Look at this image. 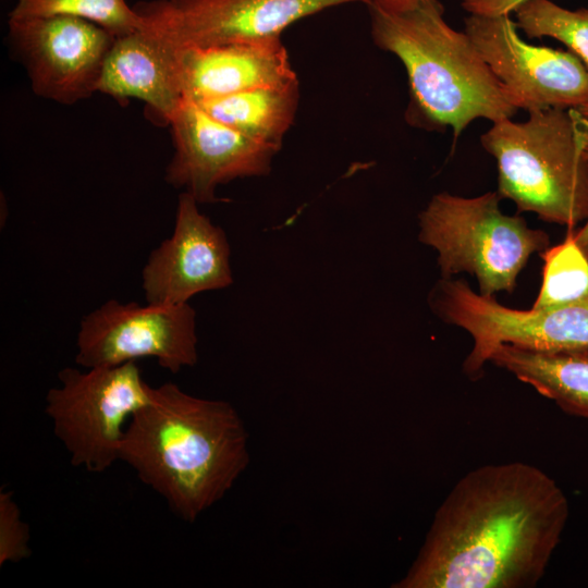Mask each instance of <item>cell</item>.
<instances>
[{"instance_id": "obj_8", "label": "cell", "mask_w": 588, "mask_h": 588, "mask_svg": "<svg viewBox=\"0 0 588 588\" xmlns=\"http://www.w3.org/2000/svg\"><path fill=\"white\" fill-rule=\"evenodd\" d=\"M197 342L196 313L188 303L140 306L109 299L82 319L75 362L93 368L155 357L176 373L197 363Z\"/></svg>"}, {"instance_id": "obj_23", "label": "cell", "mask_w": 588, "mask_h": 588, "mask_svg": "<svg viewBox=\"0 0 588 588\" xmlns=\"http://www.w3.org/2000/svg\"><path fill=\"white\" fill-rule=\"evenodd\" d=\"M579 118H580V125H579L580 155L588 169V122L585 121L580 115ZM573 232H574V237L577 244L588 256V219L583 223L580 228L575 229Z\"/></svg>"}, {"instance_id": "obj_20", "label": "cell", "mask_w": 588, "mask_h": 588, "mask_svg": "<svg viewBox=\"0 0 588 588\" xmlns=\"http://www.w3.org/2000/svg\"><path fill=\"white\" fill-rule=\"evenodd\" d=\"M73 16L95 23L115 37L142 27L126 0H16L9 17Z\"/></svg>"}, {"instance_id": "obj_17", "label": "cell", "mask_w": 588, "mask_h": 588, "mask_svg": "<svg viewBox=\"0 0 588 588\" xmlns=\"http://www.w3.org/2000/svg\"><path fill=\"white\" fill-rule=\"evenodd\" d=\"M298 101L299 84L295 78L195 103L246 136L281 149L295 120Z\"/></svg>"}, {"instance_id": "obj_16", "label": "cell", "mask_w": 588, "mask_h": 588, "mask_svg": "<svg viewBox=\"0 0 588 588\" xmlns=\"http://www.w3.org/2000/svg\"><path fill=\"white\" fill-rule=\"evenodd\" d=\"M489 362L532 387L563 412L588 419V350L542 352L500 344Z\"/></svg>"}, {"instance_id": "obj_4", "label": "cell", "mask_w": 588, "mask_h": 588, "mask_svg": "<svg viewBox=\"0 0 588 588\" xmlns=\"http://www.w3.org/2000/svg\"><path fill=\"white\" fill-rule=\"evenodd\" d=\"M575 109L549 108L492 123L480 137L498 167V193L518 212L575 230L588 219V169Z\"/></svg>"}, {"instance_id": "obj_21", "label": "cell", "mask_w": 588, "mask_h": 588, "mask_svg": "<svg viewBox=\"0 0 588 588\" xmlns=\"http://www.w3.org/2000/svg\"><path fill=\"white\" fill-rule=\"evenodd\" d=\"M29 526L11 491H0V565L20 562L30 556Z\"/></svg>"}, {"instance_id": "obj_15", "label": "cell", "mask_w": 588, "mask_h": 588, "mask_svg": "<svg viewBox=\"0 0 588 588\" xmlns=\"http://www.w3.org/2000/svg\"><path fill=\"white\" fill-rule=\"evenodd\" d=\"M98 93L119 102L138 99L146 103L149 117L163 125H169L184 100L170 46L143 28L115 37Z\"/></svg>"}, {"instance_id": "obj_10", "label": "cell", "mask_w": 588, "mask_h": 588, "mask_svg": "<svg viewBox=\"0 0 588 588\" xmlns=\"http://www.w3.org/2000/svg\"><path fill=\"white\" fill-rule=\"evenodd\" d=\"M367 0H149L135 3L142 27L174 46L211 47L281 37L323 10Z\"/></svg>"}, {"instance_id": "obj_19", "label": "cell", "mask_w": 588, "mask_h": 588, "mask_svg": "<svg viewBox=\"0 0 588 588\" xmlns=\"http://www.w3.org/2000/svg\"><path fill=\"white\" fill-rule=\"evenodd\" d=\"M515 14L517 27L528 38L559 40L588 70V8L569 10L551 0H528L516 9Z\"/></svg>"}, {"instance_id": "obj_2", "label": "cell", "mask_w": 588, "mask_h": 588, "mask_svg": "<svg viewBox=\"0 0 588 588\" xmlns=\"http://www.w3.org/2000/svg\"><path fill=\"white\" fill-rule=\"evenodd\" d=\"M118 456L187 523L221 500L249 464L248 434L229 402L150 387L130 418Z\"/></svg>"}, {"instance_id": "obj_14", "label": "cell", "mask_w": 588, "mask_h": 588, "mask_svg": "<svg viewBox=\"0 0 588 588\" xmlns=\"http://www.w3.org/2000/svg\"><path fill=\"white\" fill-rule=\"evenodd\" d=\"M167 44L183 98L194 102L297 78L281 37L211 47Z\"/></svg>"}, {"instance_id": "obj_11", "label": "cell", "mask_w": 588, "mask_h": 588, "mask_svg": "<svg viewBox=\"0 0 588 588\" xmlns=\"http://www.w3.org/2000/svg\"><path fill=\"white\" fill-rule=\"evenodd\" d=\"M8 28L10 45L36 95L73 105L98 91L114 35L64 15L9 17Z\"/></svg>"}, {"instance_id": "obj_7", "label": "cell", "mask_w": 588, "mask_h": 588, "mask_svg": "<svg viewBox=\"0 0 588 588\" xmlns=\"http://www.w3.org/2000/svg\"><path fill=\"white\" fill-rule=\"evenodd\" d=\"M428 304L442 321L470 334L473 347L463 371L474 379L481 376L500 344L542 352L588 350V297L561 306L516 309L475 292L465 280L441 278Z\"/></svg>"}, {"instance_id": "obj_18", "label": "cell", "mask_w": 588, "mask_h": 588, "mask_svg": "<svg viewBox=\"0 0 588 588\" xmlns=\"http://www.w3.org/2000/svg\"><path fill=\"white\" fill-rule=\"evenodd\" d=\"M573 231L567 230L563 242L540 254L542 283L534 308L561 306L588 297V256L577 244Z\"/></svg>"}, {"instance_id": "obj_9", "label": "cell", "mask_w": 588, "mask_h": 588, "mask_svg": "<svg viewBox=\"0 0 588 588\" xmlns=\"http://www.w3.org/2000/svg\"><path fill=\"white\" fill-rule=\"evenodd\" d=\"M510 15H468L464 32L517 109H577L588 103V70L569 50L523 40Z\"/></svg>"}, {"instance_id": "obj_3", "label": "cell", "mask_w": 588, "mask_h": 588, "mask_svg": "<svg viewBox=\"0 0 588 588\" xmlns=\"http://www.w3.org/2000/svg\"><path fill=\"white\" fill-rule=\"evenodd\" d=\"M367 7L375 45L406 70L407 123L428 131L451 128L456 139L477 119L494 123L516 114L468 35L446 23L439 0L397 13Z\"/></svg>"}, {"instance_id": "obj_6", "label": "cell", "mask_w": 588, "mask_h": 588, "mask_svg": "<svg viewBox=\"0 0 588 588\" xmlns=\"http://www.w3.org/2000/svg\"><path fill=\"white\" fill-rule=\"evenodd\" d=\"M87 371L65 367L46 394L45 412L75 467L102 473L118 460L125 424L149 400L135 362Z\"/></svg>"}, {"instance_id": "obj_12", "label": "cell", "mask_w": 588, "mask_h": 588, "mask_svg": "<svg viewBox=\"0 0 588 588\" xmlns=\"http://www.w3.org/2000/svg\"><path fill=\"white\" fill-rule=\"evenodd\" d=\"M169 126L174 155L166 181L185 188L198 204L217 201L216 191L221 184L268 174L280 150L222 123L187 99L181 102Z\"/></svg>"}, {"instance_id": "obj_5", "label": "cell", "mask_w": 588, "mask_h": 588, "mask_svg": "<svg viewBox=\"0 0 588 588\" xmlns=\"http://www.w3.org/2000/svg\"><path fill=\"white\" fill-rule=\"evenodd\" d=\"M501 199L498 191L432 196L418 216V238L437 250L441 278L466 272L475 277L481 295L511 294L530 256L550 246L547 232L529 228L520 216L503 213Z\"/></svg>"}, {"instance_id": "obj_1", "label": "cell", "mask_w": 588, "mask_h": 588, "mask_svg": "<svg viewBox=\"0 0 588 588\" xmlns=\"http://www.w3.org/2000/svg\"><path fill=\"white\" fill-rule=\"evenodd\" d=\"M569 515L556 481L537 466L477 467L451 489L424 543L393 588H532Z\"/></svg>"}, {"instance_id": "obj_13", "label": "cell", "mask_w": 588, "mask_h": 588, "mask_svg": "<svg viewBox=\"0 0 588 588\" xmlns=\"http://www.w3.org/2000/svg\"><path fill=\"white\" fill-rule=\"evenodd\" d=\"M197 205L187 192L179 196L173 233L143 268L142 286L149 304H186L196 294L233 283L226 235Z\"/></svg>"}, {"instance_id": "obj_22", "label": "cell", "mask_w": 588, "mask_h": 588, "mask_svg": "<svg viewBox=\"0 0 588 588\" xmlns=\"http://www.w3.org/2000/svg\"><path fill=\"white\" fill-rule=\"evenodd\" d=\"M462 8L469 15L501 16L510 15L528 0H460Z\"/></svg>"}, {"instance_id": "obj_24", "label": "cell", "mask_w": 588, "mask_h": 588, "mask_svg": "<svg viewBox=\"0 0 588 588\" xmlns=\"http://www.w3.org/2000/svg\"><path fill=\"white\" fill-rule=\"evenodd\" d=\"M424 0H367V5H376L388 12H405L414 9Z\"/></svg>"}, {"instance_id": "obj_25", "label": "cell", "mask_w": 588, "mask_h": 588, "mask_svg": "<svg viewBox=\"0 0 588 588\" xmlns=\"http://www.w3.org/2000/svg\"><path fill=\"white\" fill-rule=\"evenodd\" d=\"M577 111V113L585 120L588 122V103L575 109Z\"/></svg>"}]
</instances>
